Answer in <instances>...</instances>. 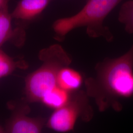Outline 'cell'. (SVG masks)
Returning <instances> with one entry per match:
<instances>
[{
    "label": "cell",
    "instance_id": "obj_13",
    "mask_svg": "<svg viewBox=\"0 0 133 133\" xmlns=\"http://www.w3.org/2000/svg\"><path fill=\"white\" fill-rule=\"evenodd\" d=\"M5 133V128L0 125V133Z\"/></svg>",
    "mask_w": 133,
    "mask_h": 133
},
{
    "label": "cell",
    "instance_id": "obj_9",
    "mask_svg": "<svg viewBox=\"0 0 133 133\" xmlns=\"http://www.w3.org/2000/svg\"><path fill=\"white\" fill-rule=\"evenodd\" d=\"M12 18L8 10L0 11V48L16 34L12 28Z\"/></svg>",
    "mask_w": 133,
    "mask_h": 133
},
{
    "label": "cell",
    "instance_id": "obj_4",
    "mask_svg": "<svg viewBox=\"0 0 133 133\" xmlns=\"http://www.w3.org/2000/svg\"><path fill=\"white\" fill-rule=\"evenodd\" d=\"M86 91L72 92L68 102L62 107L55 109L46 121V126L54 131L66 133L73 131L78 119L90 122L94 116V110Z\"/></svg>",
    "mask_w": 133,
    "mask_h": 133
},
{
    "label": "cell",
    "instance_id": "obj_1",
    "mask_svg": "<svg viewBox=\"0 0 133 133\" xmlns=\"http://www.w3.org/2000/svg\"><path fill=\"white\" fill-rule=\"evenodd\" d=\"M95 70V76L84 81L88 96L101 112L109 109L121 111L120 100L133 96V44L121 56L99 62Z\"/></svg>",
    "mask_w": 133,
    "mask_h": 133
},
{
    "label": "cell",
    "instance_id": "obj_5",
    "mask_svg": "<svg viewBox=\"0 0 133 133\" xmlns=\"http://www.w3.org/2000/svg\"><path fill=\"white\" fill-rule=\"evenodd\" d=\"M30 111L27 105L15 110L5 124V133H41L47 121L42 117L29 116Z\"/></svg>",
    "mask_w": 133,
    "mask_h": 133
},
{
    "label": "cell",
    "instance_id": "obj_8",
    "mask_svg": "<svg viewBox=\"0 0 133 133\" xmlns=\"http://www.w3.org/2000/svg\"><path fill=\"white\" fill-rule=\"evenodd\" d=\"M71 93L57 86L44 95L41 102L48 108L58 109L68 102Z\"/></svg>",
    "mask_w": 133,
    "mask_h": 133
},
{
    "label": "cell",
    "instance_id": "obj_2",
    "mask_svg": "<svg viewBox=\"0 0 133 133\" xmlns=\"http://www.w3.org/2000/svg\"><path fill=\"white\" fill-rule=\"evenodd\" d=\"M123 0H88L77 14L56 20L52 25L55 38L62 42L66 35L75 29L85 27L87 35L92 38H103L108 42L114 39L109 29L104 21L109 13Z\"/></svg>",
    "mask_w": 133,
    "mask_h": 133
},
{
    "label": "cell",
    "instance_id": "obj_11",
    "mask_svg": "<svg viewBox=\"0 0 133 133\" xmlns=\"http://www.w3.org/2000/svg\"><path fill=\"white\" fill-rule=\"evenodd\" d=\"M21 64L0 49V80L12 74Z\"/></svg>",
    "mask_w": 133,
    "mask_h": 133
},
{
    "label": "cell",
    "instance_id": "obj_6",
    "mask_svg": "<svg viewBox=\"0 0 133 133\" xmlns=\"http://www.w3.org/2000/svg\"><path fill=\"white\" fill-rule=\"evenodd\" d=\"M52 0H21L14 10L12 18L32 20L39 16Z\"/></svg>",
    "mask_w": 133,
    "mask_h": 133
},
{
    "label": "cell",
    "instance_id": "obj_3",
    "mask_svg": "<svg viewBox=\"0 0 133 133\" xmlns=\"http://www.w3.org/2000/svg\"><path fill=\"white\" fill-rule=\"evenodd\" d=\"M38 58L42 65L25 79V93L30 103L41 102L44 95L57 86L59 72L72 62L71 56L58 44L42 49Z\"/></svg>",
    "mask_w": 133,
    "mask_h": 133
},
{
    "label": "cell",
    "instance_id": "obj_7",
    "mask_svg": "<svg viewBox=\"0 0 133 133\" xmlns=\"http://www.w3.org/2000/svg\"><path fill=\"white\" fill-rule=\"evenodd\" d=\"M83 82L81 72L69 66L62 68L57 76V86L71 93L78 90Z\"/></svg>",
    "mask_w": 133,
    "mask_h": 133
},
{
    "label": "cell",
    "instance_id": "obj_12",
    "mask_svg": "<svg viewBox=\"0 0 133 133\" xmlns=\"http://www.w3.org/2000/svg\"><path fill=\"white\" fill-rule=\"evenodd\" d=\"M9 0H0V11L8 10V5Z\"/></svg>",
    "mask_w": 133,
    "mask_h": 133
},
{
    "label": "cell",
    "instance_id": "obj_10",
    "mask_svg": "<svg viewBox=\"0 0 133 133\" xmlns=\"http://www.w3.org/2000/svg\"><path fill=\"white\" fill-rule=\"evenodd\" d=\"M118 20L123 24L125 31L133 34V0L125 2L119 10Z\"/></svg>",
    "mask_w": 133,
    "mask_h": 133
}]
</instances>
